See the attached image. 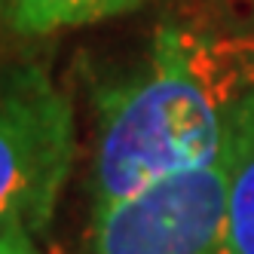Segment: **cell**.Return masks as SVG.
<instances>
[{
  "mask_svg": "<svg viewBox=\"0 0 254 254\" xmlns=\"http://www.w3.org/2000/svg\"><path fill=\"white\" fill-rule=\"evenodd\" d=\"M0 12H6V0H0Z\"/></svg>",
  "mask_w": 254,
  "mask_h": 254,
  "instance_id": "52a82bcc",
  "label": "cell"
},
{
  "mask_svg": "<svg viewBox=\"0 0 254 254\" xmlns=\"http://www.w3.org/2000/svg\"><path fill=\"white\" fill-rule=\"evenodd\" d=\"M147 0H6V22L19 34H52L132 12Z\"/></svg>",
  "mask_w": 254,
  "mask_h": 254,
  "instance_id": "5b68a950",
  "label": "cell"
},
{
  "mask_svg": "<svg viewBox=\"0 0 254 254\" xmlns=\"http://www.w3.org/2000/svg\"><path fill=\"white\" fill-rule=\"evenodd\" d=\"M254 89V37L162 25L129 74L98 89L92 208L217 159L230 111Z\"/></svg>",
  "mask_w": 254,
  "mask_h": 254,
  "instance_id": "6da1fadb",
  "label": "cell"
},
{
  "mask_svg": "<svg viewBox=\"0 0 254 254\" xmlns=\"http://www.w3.org/2000/svg\"><path fill=\"white\" fill-rule=\"evenodd\" d=\"M74 166V107L40 67L0 74V236L40 233Z\"/></svg>",
  "mask_w": 254,
  "mask_h": 254,
  "instance_id": "7a4b0ae2",
  "label": "cell"
},
{
  "mask_svg": "<svg viewBox=\"0 0 254 254\" xmlns=\"http://www.w3.org/2000/svg\"><path fill=\"white\" fill-rule=\"evenodd\" d=\"M227 254H254V89L230 111L227 141Z\"/></svg>",
  "mask_w": 254,
  "mask_h": 254,
  "instance_id": "277c9868",
  "label": "cell"
},
{
  "mask_svg": "<svg viewBox=\"0 0 254 254\" xmlns=\"http://www.w3.org/2000/svg\"><path fill=\"white\" fill-rule=\"evenodd\" d=\"M0 254H40V248L34 245L31 233H9L0 236Z\"/></svg>",
  "mask_w": 254,
  "mask_h": 254,
  "instance_id": "8992f818",
  "label": "cell"
},
{
  "mask_svg": "<svg viewBox=\"0 0 254 254\" xmlns=\"http://www.w3.org/2000/svg\"><path fill=\"white\" fill-rule=\"evenodd\" d=\"M227 156L92 208L83 254H227Z\"/></svg>",
  "mask_w": 254,
  "mask_h": 254,
  "instance_id": "3957f363",
  "label": "cell"
}]
</instances>
